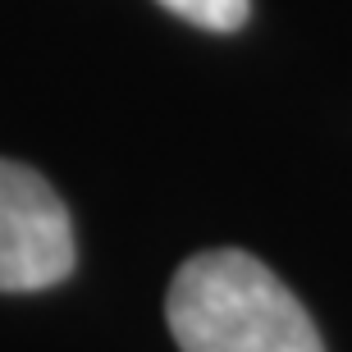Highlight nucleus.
Segmentation results:
<instances>
[{
  "label": "nucleus",
  "instance_id": "obj_1",
  "mask_svg": "<svg viewBox=\"0 0 352 352\" xmlns=\"http://www.w3.org/2000/svg\"><path fill=\"white\" fill-rule=\"evenodd\" d=\"M183 352H325L320 329L270 265L238 248L183 261L165 298Z\"/></svg>",
  "mask_w": 352,
  "mask_h": 352
},
{
  "label": "nucleus",
  "instance_id": "obj_2",
  "mask_svg": "<svg viewBox=\"0 0 352 352\" xmlns=\"http://www.w3.org/2000/svg\"><path fill=\"white\" fill-rule=\"evenodd\" d=\"M78 261L74 220L37 170L0 156V293H37Z\"/></svg>",
  "mask_w": 352,
  "mask_h": 352
},
{
  "label": "nucleus",
  "instance_id": "obj_3",
  "mask_svg": "<svg viewBox=\"0 0 352 352\" xmlns=\"http://www.w3.org/2000/svg\"><path fill=\"white\" fill-rule=\"evenodd\" d=\"M160 5L188 23L206 28V32H234L252 14V0H160Z\"/></svg>",
  "mask_w": 352,
  "mask_h": 352
}]
</instances>
